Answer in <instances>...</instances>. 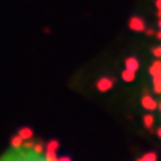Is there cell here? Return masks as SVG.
<instances>
[{"label":"cell","mask_w":161,"mask_h":161,"mask_svg":"<svg viewBox=\"0 0 161 161\" xmlns=\"http://www.w3.org/2000/svg\"><path fill=\"white\" fill-rule=\"evenodd\" d=\"M0 161H47V160L42 154L34 153L31 148L19 147V148L9 151V154H6Z\"/></svg>","instance_id":"1"},{"label":"cell","mask_w":161,"mask_h":161,"mask_svg":"<svg viewBox=\"0 0 161 161\" xmlns=\"http://www.w3.org/2000/svg\"><path fill=\"white\" fill-rule=\"evenodd\" d=\"M128 27H130V30H133V31H144L146 23H144V20L141 17L134 16V17H131L130 20H128Z\"/></svg>","instance_id":"2"},{"label":"cell","mask_w":161,"mask_h":161,"mask_svg":"<svg viewBox=\"0 0 161 161\" xmlns=\"http://www.w3.org/2000/svg\"><path fill=\"white\" fill-rule=\"evenodd\" d=\"M113 84H114V81H113L111 79H107V77H103V79H100L97 81V88L100 91H103V93H106V91H108L110 88L113 87Z\"/></svg>","instance_id":"3"},{"label":"cell","mask_w":161,"mask_h":161,"mask_svg":"<svg viewBox=\"0 0 161 161\" xmlns=\"http://www.w3.org/2000/svg\"><path fill=\"white\" fill-rule=\"evenodd\" d=\"M141 104H143V107L147 110H155L158 107L157 101L153 97H150V96H144V97L141 98Z\"/></svg>","instance_id":"4"},{"label":"cell","mask_w":161,"mask_h":161,"mask_svg":"<svg viewBox=\"0 0 161 161\" xmlns=\"http://www.w3.org/2000/svg\"><path fill=\"white\" fill-rule=\"evenodd\" d=\"M138 67H140V64H138L137 58L130 57V58H127V60H125V69H127V70L137 71V70H138Z\"/></svg>","instance_id":"5"},{"label":"cell","mask_w":161,"mask_h":161,"mask_svg":"<svg viewBox=\"0 0 161 161\" xmlns=\"http://www.w3.org/2000/svg\"><path fill=\"white\" fill-rule=\"evenodd\" d=\"M121 79L127 83L134 81V79H136V71H131V70H127V69H125V70L121 73Z\"/></svg>","instance_id":"6"},{"label":"cell","mask_w":161,"mask_h":161,"mask_svg":"<svg viewBox=\"0 0 161 161\" xmlns=\"http://www.w3.org/2000/svg\"><path fill=\"white\" fill-rule=\"evenodd\" d=\"M153 84H154V91L160 94L161 93V73H157L153 76Z\"/></svg>","instance_id":"7"},{"label":"cell","mask_w":161,"mask_h":161,"mask_svg":"<svg viewBox=\"0 0 161 161\" xmlns=\"http://www.w3.org/2000/svg\"><path fill=\"white\" fill-rule=\"evenodd\" d=\"M19 136L23 138V141H25V140H30L31 137H33V131H31V128L25 127V128H21V130L19 131Z\"/></svg>","instance_id":"8"},{"label":"cell","mask_w":161,"mask_h":161,"mask_svg":"<svg viewBox=\"0 0 161 161\" xmlns=\"http://www.w3.org/2000/svg\"><path fill=\"white\" fill-rule=\"evenodd\" d=\"M157 73H161V60H155L154 63H153V66L150 67V74L153 76H155Z\"/></svg>","instance_id":"9"},{"label":"cell","mask_w":161,"mask_h":161,"mask_svg":"<svg viewBox=\"0 0 161 161\" xmlns=\"http://www.w3.org/2000/svg\"><path fill=\"white\" fill-rule=\"evenodd\" d=\"M137 161H157V155H155V153H147L146 155H143Z\"/></svg>","instance_id":"10"},{"label":"cell","mask_w":161,"mask_h":161,"mask_svg":"<svg viewBox=\"0 0 161 161\" xmlns=\"http://www.w3.org/2000/svg\"><path fill=\"white\" fill-rule=\"evenodd\" d=\"M21 144H23V138H21L20 136H16L12 138V147L13 148H19V147H21Z\"/></svg>","instance_id":"11"},{"label":"cell","mask_w":161,"mask_h":161,"mask_svg":"<svg viewBox=\"0 0 161 161\" xmlns=\"http://www.w3.org/2000/svg\"><path fill=\"white\" fill-rule=\"evenodd\" d=\"M153 124H154V117L150 116V114H147V116L144 117V125H146L147 128H151Z\"/></svg>","instance_id":"12"},{"label":"cell","mask_w":161,"mask_h":161,"mask_svg":"<svg viewBox=\"0 0 161 161\" xmlns=\"http://www.w3.org/2000/svg\"><path fill=\"white\" fill-rule=\"evenodd\" d=\"M58 148V143L57 141H50L47 144V150H57Z\"/></svg>","instance_id":"13"},{"label":"cell","mask_w":161,"mask_h":161,"mask_svg":"<svg viewBox=\"0 0 161 161\" xmlns=\"http://www.w3.org/2000/svg\"><path fill=\"white\" fill-rule=\"evenodd\" d=\"M43 150H44V147L40 146V144H36V146H33V151H34V153H39V154H43Z\"/></svg>","instance_id":"14"},{"label":"cell","mask_w":161,"mask_h":161,"mask_svg":"<svg viewBox=\"0 0 161 161\" xmlns=\"http://www.w3.org/2000/svg\"><path fill=\"white\" fill-rule=\"evenodd\" d=\"M153 54L155 56V57H161V47H157V49H154L153 50Z\"/></svg>","instance_id":"15"},{"label":"cell","mask_w":161,"mask_h":161,"mask_svg":"<svg viewBox=\"0 0 161 161\" xmlns=\"http://www.w3.org/2000/svg\"><path fill=\"white\" fill-rule=\"evenodd\" d=\"M33 146H34V144L30 143V141H26V143L21 144V147H23V148H33Z\"/></svg>","instance_id":"16"},{"label":"cell","mask_w":161,"mask_h":161,"mask_svg":"<svg viewBox=\"0 0 161 161\" xmlns=\"http://www.w3.org/2000/svg\"><path fill=\"white\" fill-rule=\"evenodd\" d=\"M144 31H146L147 36H154V33H155L153 29H144Z\"/></svg>","instance_id":"17"},{"label":"cell","mask_w":161,"mask_h":161,"mask_svg":"<svg viewBox=\"0 0 161 161\" xmlns=\"http://www.w3.org/2000/svg\"><path fill=\"white\" fill-rule=\"evenodd\" d=\"M155 7L157 10H161V0H155Z\"/></svg>","instance_id":"18"},{"label":"cell","mask_w":161,"mask_h":161,"mask_svg":"<svg viewBox=\"0 0 161 161\" xmlns=\"http://www.w3.org/2000/svg\"><path fill=\"white\" fill-rule=\"evenodd\" d=\"M154 34H155V36H157V39H158V40H161V29L157 31V33H154Z\"/></svg>","instance_id":"19"},{"label":"cell","mask_w":161,"mask_h":161,"mask_svg":"<svg viewBox=\"0 0 161 161\" xmlns=\"http://www.w3.org/2000/svg\"><path fill=\"white\" fill-rule=\"evenodd\" d=\"M157 136L161 138V128H158V130H157Z\"/></svg>","instance_id":"20"},{"label":"cell","mask_w":161,"mask_h":161,"mask_svg":"<svg viewBox=\"0 0 161 161\" xmlns=\"http://www.w3.org/2000/svg\"><path fill=\"white\" fill-rule=\"evenodd\" d=\"M158 27L161 29V17H158Z\"/></svg>","instance_id":"21"},{"label":"cell","mask_w":161,"mask_h":161,"mask_svg":"<svg viewBox=\"0 0 161 161\" xmlns=\"http://www.w3.org/2000/svg\"><path fill=\"white\" fill-rule=\"evenodd\" d=\"M157 16L158 17H161V10H157Z\"/></svg>","instance_id":"22"},{"label":"cell","mask_w":161,"mask_h":161,"mask_svg":"<svg viewBox=\"0 0 161 161\" xmlns=\"http://www.w3.org/2000/svg\"><path fill=\"white\" fill-rule=\"evenodd\" d=\"M160 110H161V104H160Z\"/></svg>","instance_id":"23"}]
</instances>
